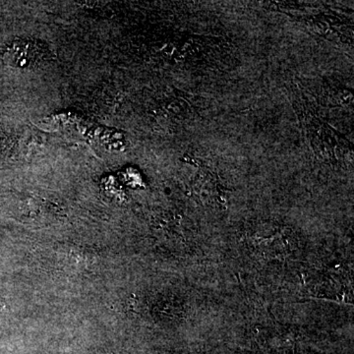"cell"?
<instances>
[{"instance_id": "obj_1", "label": "cell", "mask_w": 354, "mask_h": 354, "mask_svg": "<svg viewBox=\"0 0 354 354\" xmlns=\"http://www.w3.org/2000/svg\"><path fill=\"white\" fill-rule=\"evenodd\" d=\"M50 59V50L44 44L28 39L14 41L3 53L4 62L17 68H39Z\"/></svg>"}]
</instances>
